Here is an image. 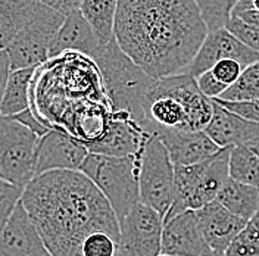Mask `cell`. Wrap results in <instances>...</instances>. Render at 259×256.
Here are the masks:
<instances>
[{
  "instance_id": "4fadbf2b",
  "label": "cell",
  "mask_w": 259,
  "mask_h": 256,
  "mask_svg": "<svg viewBox=\"0 0 259 256\" xmlns=\"http://www.w3.org/2000/svg\"><path fill=\"white\" fill-rule=\"evenodd\" d=\"M223 59H236L246 68L247 65L259 61V53L246 46L240 38L223 27L208 31L187 72H190L196 78L205 71H209L218 61Z\"/></svg>"
},
{
  "instance_id": "4316f807",
  "label": "cell",
  "mask_w": 259,
  "mask_h": 256,
  "mask_svg": "<svg viewBox=\"0 0 259 256\" xmlns=\"http://www.w3.org/2000/svg\"><path fill=\"white\" fill-rule=\"evenodd\" d=\"M82 256H115L116 240L103 231H95L89 234L81 247Z\"/></svg>"
},
{
  "instance_id": "8d00e7d4",
  "label": "cell",
  "mask_w": 259,
  "mask_h": 256,
  "mask_svg": "<svg viewBox=\"0 0 259 256\" xmlns=\"http://www.w3.org/2000/svg\"><path fill=\"white\" fill-rule=\"evenodd\" d=\"M11 72V61L9 56L6 53V50H0V103L3 99L5 93V87H6V81Z\"/></svg>"
},
{
  "instance_id": "277c9868",
  "label": "cell",
  "mask_w": 259,
  "mask_h": 256,
  "mask_svg": "<svg viewBox=\"0 0 259 256\" xmlns=\"http://www.w3.org/2000/svg\"><path fill=\"white\" fill-rule=\"evenodd\" d=\"M93 61L100 71L111 109L130 113L145 130L142 105L153 78L122 52L115 37L100 46Z\"/></svg>"
},
{
  "instance_id": "ab89813d",
  "label": "cell",
  "mask_w": 259,
  "mask_h": 256,
  "mask_svg": "<svg viewBox=\"0 0 259 256\" xmlns=\"http://www.w3.org/2000/svg\"><path fill=\"white\" fill-rule=\"evenodd\" d=\"M252 2H253V6L259 11V0H252Z\"/></svg>"
},
{
  "instance_id": "603a6c76",
  "label": "cell",
  "mask_w": 259,
  "mask_h": 256,
  "mask_svg": "<svg viewBox=\"0 0 259 256\" xmlns=\"http://www.w3.org/2000/svg\"><path fill=\"white\" fill-rule=\"evenodd\" d=\"M118 0H82L80 12L90 24L100 45L112 40Z\"/></svg>"
},
{
  "instance_id": "2e32d148",
  "label": "cell",
  "mask_w": 259,
  "mask_h": 256,
  "mask_svg": "<svg viewBox=\"0 0 259 256\" xmlns=\"http://www.w3.org/2000/svg\"><path fill=\"white\" fill-rule=\"evenodd\" d=\"M196 212L203 236L213 252H226L231 241L247 224V220L230 212L217 199Z\"/></svg>"
},
{
  "instance_id": "7c38bea8",
  "label": "cell",
  "mask_w": 259,
  "mask_h": 256,
  "mask_svg": "<svg viewBox=\"0 0 259 256\" xmlns=\"http://www.w3.org/2000/svg\"><path fill=\"white\" fill-rule=\"evenodd\" d=\"M161 253L171 256H210L213 253L203 236L196 210L187 209L163 221Z\"/></svg>"
},
{
  "instance_id": "74e56055",
  "label": "cell",
  "mask_w": 259,
  "mask_h": 256,
  "mask_svg": "<svg viewBox=\"0 0 259 256\" xmlns=\"http://www.w3.org/2000/svg\"><path fill=\"white\" fill-rule=\"evenodd\" d=\"M239 0H226V11L228 16H230V12H231V9L236 6V3H237Z\"/></svg>"
},
{
  "instance_id": "ffe728a7",
  "label": "cell",
  "mask_w": 259,
  "mask_h": 256,
  "mask_svg": "<svg viewBox=\"0 0 259 256\" xmlns=\"http://www.w3.org/2000/svg\"><path fill=\"white\" fill-rule=\"evenodd\" d=\"M217 200L234 215L249 221L259 208V187L228 177L217 194Z\"/></svg>"
},
{
  "instance_id": "cb8c5ba5",
  "label": "cell",
  "mask_w": 259,
  "mask_h": 256,
  "mask_svg": "<svg viewBox=\"0 0 259 256\" xmlns=\"http://www.w3.org/2000/svg\"><path fill=\"white\" fill-rule=\"evenodd\" d=\"M37 0H0V50H5L25 24Z\"/></svg>"
},
{
  "instance_id": "d6986e66",
  "label": "cell",
  "mask_w": 259,
  "mask_h": 256,
  "mask_svg": "<svg viewBox=\"0 0 259 256\" xmlns=\"http://www.w3.org/2000/svg\"><path fill=\"white\" fill-rule=\"evenodd\" d=\"M230 150H231V146L221 147L213 156H210L203 176L200 177L197 186L194 187L193 193L187 202V209L197 210L217 199L220 189L230 177L228 174Z\"/></svg>"
},
{
  "instance_id": "4dcf8cb0",
  "label": "cell",
  "mask_w": 259,
  "mask_h": 256,
  "mask_svg": "<svg viewBox=\"0 0 259 256\" xmlns=\"http://www.w3.org/2000/svg\"><path fill=\"white\" fill-rule=\"evenodd\" d=\"M243 69H244V66L239 61H236V59H223V61H218L210 68V72L213 74V77L217 80L224 82L227 87H230L233 82H236V80L240 77Z\"/></svg>"
},
{
  "instance_id": "8fae6325",
  "label": "cell",
  "mask_w": 259,
  "mask_h": 256,
  "mask_svg": "<svg viewBox=\"0 0 259 256\" xmlns=\"http://www.w3.org/2000/svg\"><path fill=\"white\" fill-rule=\"evenodd\" d=\"M87 155L82 140L62 128H50L38 142L35 176L53 169H80Z\"/></svg>"
},
{
  "instance_id": "e0dca14e",
  "label": "cell",
  "mask_w": 259,
  "mask_h": 256,
  "mask_svg": "<svg viewBox=\"0 0 259 256\" xmlns=\"http://www.w3.org/2000/svg\"><path fill=\"white\" fill-rule=\"evenodd\" d=\"M213 113L209 124L205 127V133L220 147L239 146L259 140V122L244 119L240 115L228 111L212 99Z\"/></svg>"
},
{
  "instance_id": "ba28073f",
  "label": "cell",
  "mask_w": 259,
  "mask_h": 256,
  "mask_svg": "<svg viewBox=\"0 0 259 256\" xmlns=\"http://www.w3.org/2000/svg\"><path fill=\"white\" fill-rule=\"evenodd\" d=\"M139 187L140 202L165 217L174 199V163L156 134L147 137L140 152Z\"/></svg>"
},
{
  "instance_id": "ac0fdd59",
  "label": "cell",
  "mask_w": 259,
  "mask_h": 256,
  "mask_svg": "<svg viewBox=\"0 0 259 256\" xmlns=\"http://www.w3.org/2000/svg\"><path fill=\"white\" fill-rule=\"evenodd\" d=\"M100 43L90 24L85 21L80 11L71 12L65 16L64 24L59 28L58 35L50 49V59L62 55L65 52H77L85 56L95 58Z\"/></svg>"
},
{
  "instance_id": "8992f818",
  "label": "cell",
  "mask_w": 259,
  "mask_h": 256,
  "mask_svg": "<svg viewBox=\"0 0 259 256\" xmlns=\"http://www.w3.org/2000/svg\"><path fill=\"white\" fill-rule=\"evenodd\" d=\"M64 21L65 15L37 0L25 24L5 49L11 61V71L37 68L46 64L50 59L52 45Z\"/></svg>"
},
{
  "instance_id": "30bf717a",
  "label": "cell",
  "mask_w": 259,
  "mask_h": 256,
  "mask_svg": "<svg viewBox=\"0 0 259 256\" xmlns=\"http://www.w3.org/2000/svg\"><path fill=\"white\" fill-rule=\"evenodd\" d=\"M149 136L152 134L146 133L130 113L124 111H111L103 134L85 146L89 152L93 153L109 156H131L137 155L143 149Z\"/></svg>"
},
{
  "instance_id": "f1b7e54d",
  "label": "cell",
  "mask_w": 259,
  "mask_h": 256,
  "mask_svg": "<svg viewBox=\"0 0 259 256\" xmlns=\"http://www.w3.org/2000/svg\"><path fill=\"white\" fill-rule=\"evenodd\" d=\"M226 28L231 31L237 38H240L246 46L253 49L259 53V28L244 24L236 16H228L226 22Z\"/></svg>"
},
{
  "instance_id": "5bb4252c",
  "label": "cell",
  "mask_w": 259,
  "mask_h": 256,
  "mask_svg": "<svg viewBox=\"0 0 259 256\" xmlns=\"http://www.w3.org/2000/svg\"><path fill=\"white\" fill-rule=\"evenodd\" d=\"M0 256H52L21 200L0 231Z\"/></svg>"
},
{
  "instance_id": "9c48e42d",
  "label": "cell",
  "mask_w": 259,
  "mask_h": 256,
  "mask_svg": "<svg viewBox=\"0 0 259 256\" xmlns=\"http://www.w3.org/2000/svg\"><path fill=\"white\" fill-rule=\"evenodd\" d=\"M163 217L143 202H137L119 221L115 256L161 255Z\"/></svg>"
},
{
  "instance_id": "83f0119b",
  "label": "cell",
  "mask_w": 259,
  "mask_h": 256,
  "mask_svg": "<svg viewBox=\"0 0 259 256\" xmlns=\"http://www.w3.org/2000/svg\"><path fill=\"white\" fill-rule=\"evenodd\" d=\"M24 189L0 178V231L9 221L14 209L21 200Z\"/></svg>"
},
{
  "instance_id": "f546056e",
  "label": "cell",
  "mask_w": 259,
  "mask_h": 256,
  "mask_svg": "<svg viewBox=\"0 0 259 256\" xmlns=\"http://www.w3.org/2000/svg\"><path fill=\"white\" fill-rule=\"evenodd\" d=\"M220 105H223L228 111L240 115L244 119L259 122V99L253 100H224L217 97L215 99Z\"/></svg>"
},
{
  "instance_id": "6da1fadb",
  "label": "cell",
  "mask_w": 259,
  "mask_h": 256,
  "mask_svg": "<svg viewBox=\"0 0 259 256\" xmlns=\"http://www.w3.org/2000/svg\"><path fill=\"white\" fill-rule=\"evenodd\" d=\"M206 34L194 0H118L115 40L153 80L187 72Z\"/></svg>"
},
{
  "instance_id": "e575fe53",
  "label": "cell",
  "mask_w": 259,
  "mask_h": 256,
  "mask_svg": "<svg viewBox=\"0 0 259 256\" xmlns=\"http://www.w3.org/2000/svg\"><path fill=\"white\" fill-rule=\"evenodd\" d=\"M239 237L246 243L252 244L253 247L259 249V208L255 215L247 221L242 231L239 233Z\"/></svg>"
},
{
  "instance_id": "d4e9b609",
  "label": "cell",
  "mask_w": 259,
  "mask_h": 256,
  "mask_svg": "<svg viewBox=\"0 0 259 256\" xmlns=\"http://www.w3.org/2000/svg\"><path fill=\"white\" fill-rule=\"evenodd\" d=\"M224 100H253L259 99V61L247 65L240 77L220 96Z\"/></svg>"
},
{
  "instance_id": "1f68e13d",
  "label": "cell",
  "mask_w": 259,
  "mask_h": 256,
  "mask_svg": "<svg viewBox=\"0 0 259 256\" xmlns=\"http://www.w3.org/2000/svg\"><path fill=\"white\" fill-rule=\"evenodd\" d=\"M196 81H197V86H199L200 92L209 99H217L227 90L226 84L217 80L213 77V74L210 72V69L205 71L199 77H196Z\"/></svg>"
},
{
  "instance_id": "f35d334b",
  "label": "cell",
  "mask_w": 259,
  "mask_h": 256,
  "mask_svg": "<svg viewBox=\"0 0 259 256\" xmlns=\"http://www.w3.org/2000/svg\"><path fill=\"white\" fill-rule=\"evenodd\" d=\"M210 256H226V253L224 252H213Z\"/></svg>"
},
{
  "instance_id": "44dd1931",
  "label": "cell",
  "mask_w": 259,
  "mask_h": 256,
  "mask_svg": "<svg viewBox=\"0 0 259 256\" xmlns=\"http://www.w3.org/2000/svg\"><path fill=\"white\" fill-rule=\"evenodd\" d=\"M37 68H21L9 72L0 103L2 115L14 116L30 108V86L35 77Z\"/></svg>"
},
{
  "instance_id": "9a60e30c",
  "label": "cell",
  "mask_w": 259,
  "mask_h": 256,
  "mask_svg": "<svg viewBox=\"0 0 259 256\" xmlns=\"http://www.w3.org/2000/svg\"><path fill=\"white\" fill-rule=\"evenodd\" d=\"M174 165H192L213 156L221 147L205 130H165L159 134Z\"/></svg>"
},
{
  "instance_id": "3957f363",
  "label": "cell",
  "mask_w": 259,
  "mask_h": 256,
  "mask_svg": "<svg viewBox=\"0 0 259 256\" xmlns=\"http://www.w3.org/2000/svg\"><path fill=\"white\" fill-rule=\"evenodd\" d=\"M142 106L145 131L149 134L165 130H205L213 113L212 99L200 92L190 72L155 78Z\"/></svg>"
},
{
  "instance_id": "7402d4cb",
  "label": "cell",
  "mask_w": 259,
  "mask_h": 256,
  "mask_svg": "<svg viewBox=\"0 0 259 256\" xmlns=\"http://www.w3.org/2000/svg\"><path fill=\"white\" fill-rule=\"evenodd\" d=\"M228 174L233 180L259 187V140L231 147Z\"/></svg>"
},
{
  "instance_id": "836d02e7",
  "label": "cell",
  "mask_w": 259,
  "mask_h": 256,
  "mask_svg": "<svg viewBox=\"0 0 259 256\" xmlns=\"http://www.w3.org/2000/svg\"><path fill=\"white\" fill-rule=\"evenodd\" d=\"M14 118L18 119L19 122H22L24 125H27L30 130H32V131H34L35 134H38L40 137H43L49 130H50L46 124H43V122L37 118V115L32 112L31 108H28V109H25V111H22V112L16 113V115H14Z\"/></svg>"
},
{
  "instance_id": "d590c367",
  "label": "cell",
  "mask_w": 259,
  "mask_h": 256,
  "mask_svg": "<svg viewBox=\"0 0 259 256\" xmlns=\"http://www.w3.org/2000/svg\"><path fill=\"white\" fill-rule=\"evenodd\" d=\"M40 3H43L45 6H48L50 9L62 14V15H69L71 12L80 11L81 2L82 0H38Z\"/></svg>"
},
{
  "instance_id": "7a4b0ae2",
  "label": "cell",
  "mask_w": 259,
  "mask_h": 256,
  "mask_svg": "<svg viewBox=\"0 0 259 256\" xmlns=\"http://www.w3.org/2000/svg\"><path fill=\"white\" fill-rule=\"evenodd\" d=\"M21 202L52 256H82L84 239L103 231L118 243L119 221L105 194L80 169H53L25 186Z\"/></svg>"
},
{
  "instance_id": "52a82bcc",
  "label": "cell",
  "mask_w": 259,
  "mask_h": 256,
  "mask_svg": "<svg viewBox=\"0 0 259 256\" xmlns=\"http://www.w3.org/2000/svg\"><path fill=\"white\" fill-rule=\"evenodd\" d=\"M38 142L32 130L0 113V178L25 189L35 177Z\"/></svg>"
},
{
  "instance_id": "484cf974",
  "label": "cell",
  "mask_w": 259,
  "mask_h": 256,
  "mask_svg": "<svg viewBox=\"0 0 259 256\" xmlns=\"http://www.w3.org/2000/svg\"><path fill=\"white\" fill-rule=\"evenodd\" d=\"M200 15L203 18L208 31L226 27L228 14L226 11V0H194Z\"/></svg>"
},
{
  "instance_id": "60d3db41",
  "label": "cell",
  "mask_w": 259,
  "mask_h": 256,
  "mask_svg": "<svg viewBox=\"0 0 259 256\" xmlns=\"http://www.w3.org/2000/svg\"><path fill=\"white\" fill-rule=\"evenodd\" d=\"M158 256H171V255H163V253H161V255H158Z\"/></svg>"
},
{
  "instance_id": "d6a6232c",
  "label": "cell",
  "mask_w": 259,
  "mask_h": 256,
  "mask_svg": "<svg viewBox=\"0 0 259 256\" xmlns=\"http://www.w3.org/2000/svg\"><path fill=\"white\" fill-rule=\"evenodd\" d=\"M230 16H236L244 24L259 28V11L253 6L252 0H239L236 6L231 9Z\"/></svg>"
},
{
  "instance_id": "5b68a950",
  "label": "cell",
  "mask_w": 259,
  "mask_h": 256,
  "mask_svg": "<svg viewBox=\"0 0 259 256\" xmlns=\"http://www.w3.org/2000/svg\"><path fill=\"white\" fill-rule=\"evenodd\" d=\"M140 152L131 156H109L89 152L80 168L81 173L89 177L109 200L118 221L140 202Z\"/></svg>"
}]
</instances>
